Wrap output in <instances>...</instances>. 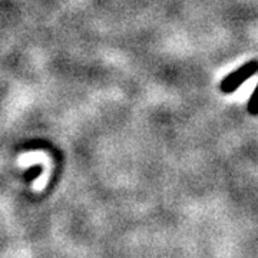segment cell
I'll list each match as a JSON object with an SVG mask.
<instances>
[{
	"label": "cell",
	"instance_id": "obj_1",
	"mask_svg": "<svg viewBox=\"0 0 258 258\" xmlns=\"http://www.w3.org/2000/svg\"><path fill=\"white\" fill-rule=\"evenodd\" d=\"M258 71V60L252 59L247 63H244L241 68H238L237 71L231 72L228 76H225L220 83V89L222 93H232L235 92L240 88L242 83L245 82L247 79L252 78L254 75L257 74Z\"/></svg>",
	"mask_w": 258,
	"mask_h": 258
},
{
	"label": "cell",
	"instance_id": "obj_2",
	"mask_svg": "<svg viewBox=\"0 0 258 258\" xmlns=\"http://www.w3.org/2000/svg\"><path fill=\"white\" fill-rule=\"evenodd\" d=\"M247 109H248L249 113H251V115H254V116H255V115L258 113V111H257V91H254V92H252V95H251Z\"/></svg>",
	"mask_w": 258,
	"mask_h": 258
},
{
	"label": "cell",
	"instance_id": "obj_3",
	"mask_svg": "<svg viewBox=\"0 0 258 258\" xmlns=\"http://www.w3.org/2000/svg\"><path fill=\"white\" fill-rule=\"evenodd\" d=\"M40 172H42V166L37 164V165H33V168L29 169L28 172H26V176H28V179L33 181L35 178H37V175H39Z\"/></svg>",
	"mask_w": 258,
	"mask_h": 258
}]
</instances>
